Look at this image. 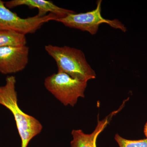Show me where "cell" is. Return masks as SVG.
Here are the masks:
<instances>
[{
  "label": "cell",
  "mask_w": 147,
  "mask_h": 147,
  "mask_svg": "<svg viewBox=\"0 0 147 147\" xmlns=\"http://www.w3.org/2000/svg\"><path fill=\"white\" fill-rule=\"evenodd\" d=\"M5 4L9 9L21 5L27 6L31 8L37 9L38 10L37 15L40 16H46L49 12L61 18L70 13H75L73 11L61 8L55 5L53 2L46 0H11L5 2Z\"/></svg>",
  "instance_id": "cell-7"
},
{
  "label": "cell",
  "mask_w": 147,
  "mask_h": 147,
  "mask_svg": "<svg viewBox=\"0 0 147 147\" xmlns=\"http://www.w3.org/2000/svg\"><path fill=\"white\" fill-rule=\"evenodd\" d=\"M26 44V35L12 31L0 30V47H19Z\"/></svg>",
  "instance_id": "cell-9"
},
{
  "label": "cell",
  "mask_w": 147,
  "mask_h": 147,
  "mask_svg": "<svg viewBox=\"0 0 147 147\" xmlns=\"http://www.w3.org/2000/svg\"><path fill=\"white\" fill-rule=\"evenodd\" d=\"M45 51L55 60L58 71L88 82L96 78L95 72L88 63L84 53L76 48L64 46L45 45Z\"/></svg>",
  "instance_id": "cell-2"
},
{
  "label": "cell",
  "mask_w": 147,
  "mask_h": 147,
  "mask_svg": "<svg viewBox=\"0 0 147 147\" xmlns=\"http://www.w3.org/2000/svg\"><path fill=\"white\" fill-rule=\"evenodd\" d=\"M119 147H147V139L130 140L124 139L118 134L115 137Z\"/></svg>",
  "instance_id": "cell-10"
},
{
  "label": "cell",
  "mask_w": 147,
  "mask_h": 147,
  "mask_svg": "<svg viewBox=\"0 0 147 147\" xmlns=\"http://www.w3.org/2000/svg\"><path fill=\"white\" fill-rule=\"evenodd\" d=\"M116 113L113 112L102 120L98 119L97 126L92 133L87 134L82 129H74L71 131L72 139L70 143L71 147H96L98 137L107 126L112 117Z\"/></svg>",
  "instance_id": "cell-8"
},
{
  "label": "cell",
  "mask_w": 147,
  "mask_h": 147,
  "mask_svg": "<svg viewBox=\"0 0 147 147\" xmlns=\"http://www.w3.org/2000/svg\"><path fill=\"white\" fill-rule=\"evenodd\" d=\"M58 18L57 16L52 13L44 16L37 14L32 17L21 18L7 8L5 2L0 0V30L12 31L26 35L34 33L45 23Z\"/></svg>",
  "instance_id": "cell-5"
},
{
  "label": "cell",
  "mask_w": 147,
  "mask_h": 147,
  "mask_svg": "<svg viewBox=\"0 0 147 147\" xmlns=\"http://www.w3.org/2000/svg\"><path fill=\"white\" fill-rule=\"evenodd\" d=\"M29 54L27 45L0 47V73L11 74L24 70L28 63Z\"/></svg>",
  "instance_id": "cell-6"
},
{
  "label": "cell",
  "mask_w": 147,
  "mask_h": 147,
  "mask_svg": "<svg viewBox=\"0 0 147 147\" xmlns=\"http://www.w3.org/2000/svg\"><path fill=\"white\" fill-rule=\"evenodd\" d=\"M144 133L145 136L146 137L147 139V122L145 124L144 127Z\"/></svg>",
  "instance_id": "cell-11"
},
{
  "label": "cell",
  "mask_w": 147,
  "mask_h": 147,
  "mask_svg": "<svg viewBox=\"0 0 147 147\" xmlns=\"http://www.w3.org/2000/svg\"><path fill=\"white\" fill-rule=\"evenodd\" d=\"M102 1H98L95 9L85 13H70L64 18H58L55 21L60 22L66 26L89 32L94 35L97 33L99 26L107 24L114 28L119 29L125 32L126 28L119 20L105 19L101 15Z\"/></svg>",
  "instance_id": "cell-4"
},
{
  "label": "cell",
  "mask_w": 147,
  "mask_h": 147,
  "mask_svg": "<svg viewBox=\"0 0 147 147\" xmlns=\"http://www.w3.org/2000/svg\"><path fill=\"white\" fill-rule=\"evenodd\" d=\"M16 82L15 76L7 77L5 84L0 86V104L13 115L21 139V147H28L32 139L40 133L42 126L39 121L24 113L18 106Z\"/></svg>",
  "instance_id": "cell-1"
},
{
  "label": "cell",
  "mask_w": 147,
  "mask_h": 147,
  "mask_svg": "<svg viewBox=\"0 0 147 147\" xmlns=\"http://www.w3.org/2000/svg\"><path fill=\"white\" fill-rule=\"evenodd\" d=\"M44 86L64 105L74 106L79 98L85 97L87 82L58 71L45 78Z\"/></svg>",
  "instance_id": "cell-3"
}]
</instances>
